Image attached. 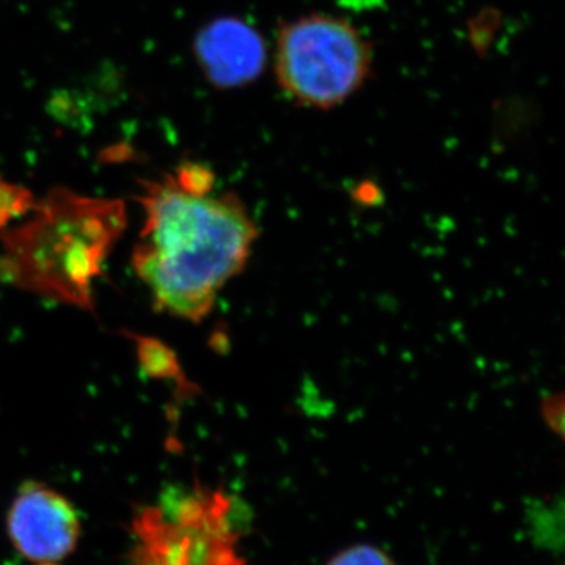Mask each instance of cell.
I'll use <instances>...</instances> for the list:
<instances>
[{
	"label": "cell",
	"instance_id": "cell-1",
	"mask_svg": "<svg viewBox=\"0 0 565 565\" xmlns=\"http://www.w3.org/2000/svg\"><path fill=\"white\" fill-rule=\"evenodd\" d=\"M141 203L134 269L156 307L202 321L223 286L243 273L258 236L255 223L236 196L214 192V178L203 167H181L152 182Z\"/></svg>",
	"mask_w": 565,
	"mask_h": 565
},
{
	"label": "cell",
	"instance_id": "cell-2",
	"mask_svg": "<svg viewBox=\"0 0 565 565\" xmlns=\"http://www.w3.org/2000/svg\"><path fill=\"white\" fill-rule=\"evenodd\" d=\"M373 51L363 33L344 18L308 14L278 31L275 74L291 102L332 109L362 88Z\"/></svg>",
	"mask_w": 565,
	"mask_h": 565
},
{
	"label": "cell",
	"instance_id": "cell-3",
	"mask_svg": "<svg viewBox=\"0 0 565 565\" xmlns=\"http://www.w3.org/2000/svg\"><path fill=\"white\" fill-rule=\"evenodd\" d=\"M81 519L76 508L51 487L28 482L10 505L11 544L33 565H61L77 548Z\"/></svg>",
	"mask_w": 565,
	"mask_h": 565
},
{
	"label": "cell",
	"instance_id": "cell-4",
	"mask_svg": "<svg viewBox=\"0 0 565 565\" xmlns=\"http://www.w3.org/2000/svg\"><path fill=\"white\" fill-rule=\"evenodd\" d=\"M200 55L212 82L221 87H239L263 73L266 43L247 22L222 20L203 32Z\"/></svg>",
	"mask_w": 565,
	"mask_h": 565
},
{
	"label": "cell",
	"instance_id": "cell-5",
	"mask_svg": "<svg viewBox=\"0 0 565 565\" xmlns=\"http://www.w3.org/2000/svg\"><path fill=\"white\" fill-rule=\"evenodd\" d=\"M329 565H394L392 559L371 545H356L334 556Z\"/></svg>",
	"mask_w": 565,
	"mask_h": 565
}]
</instances>
